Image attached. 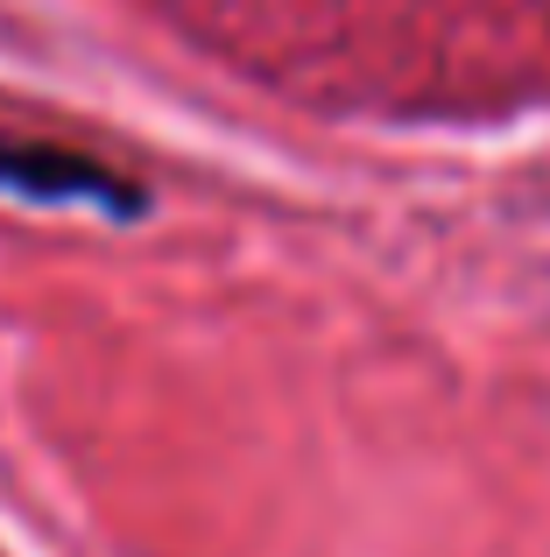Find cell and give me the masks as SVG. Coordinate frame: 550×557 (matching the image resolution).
<instances>
[{"instance_id":"obj_1","label":"cell","mask_w":550,"mask_h":557,"mask_svg":"<svg viewBox=\"0 0 550 557\" xmlns=\"http://www.w3.org/2000/svg\"><path fill=\"white\" fill-rule=\"evenodd\" d=\"M0 198L28 205H99L107 219H141L149 212V184L113 170L92 149H64V141L36 135H0Z\"/></svg>"}]
</instances>
